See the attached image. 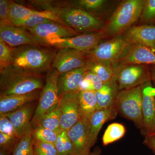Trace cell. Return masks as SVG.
<instances>
[{
    "label": "cell",
    "mask_w": 155,
    "mask_h": 155,
    "mask_svg": "<svg viewBox=\"0 0 155 155\" xmlns=\"http://www.w3.org/2000/svg\"><path fill=\"white\" fill-rule=\"evenodd\" d=\"M78 91H94V87L90 80L84 78L83 80L78 87Z\"/></svg>",
    "instance_id": "obj_38"
},
{
    "label": "cell",
    "mask_w": 155,
    "mask_h": 155,
    "mask_svg": "<svg viewBox=\"0 0 155 155\" xmlns=\"http://www.w3.org/2000/svg\"><path fill=\"white\" fill-rule=\"evenodd\" d=\"M151 72L152 81H155V65L150 66Z\"/></svg>",
    "instance_id": "obj_40"
},
{
    "label": "cell",
    "mask_w": 155,
    "mask_h": 155,
    "mask_svg": "<svg viewBox=\"0 0 155 155\" xmlns=\"http://www.w3.org/2000/svg\"><path fill=\"white\" fill-rule=\"evenodd\" d=\"M34 108V104L31 103L19 110L6 114L14 126L19 139L27 134L32 135L34 129L30 121Z\"/></svg>",
    "instance_id": "obj_17"
},
{
    "label": "cell",
    "mask_w": 155,
    "mask_h": 155,
    "mask_svg": "<svg viewBox=\"0 0 155 155\" xmlns=\"http://www.w3.org/2000/svg\"><path fill=\"white\" fill-rule=\"evenodd\" d=\"M89 120L84 118L67 131L73 147V155H89L93 146L89 128Z\"/></svg>",
    "instance_id": "obj_12"
},
{
    "label": "cell",
    "mask_w": 155,
    "mask_h": 155,
    "mask_svg": "<svg viewBox=\"0 0 155 155\" xmlns=\"http://www.w3.org/2000/svg\"><path fill=\"white\" fill-rule=\"evenodd\" d=\"M142 87V123L141 133L145 137L155 134V87L152 81Z\"/></svg>",
    "instance_id": "obj_13"
},
{
    "label": "cell",
    "mask_w": 155,
    "mask_h": 155,
    "mask_svg": "<svg viewBox=\"0 0 155 155\" xmlns=\"http://www.w3.org/2000/svg\"><path fill=\"white\" fill-rule=\"evenodd\" d=\"M11 153L4 150H0V155H10Z\"/></svg>",
    "instance_id": "obj_42"
},
{
    "label": "cell",
    "mask_w": 155,
    "mask_h": 155,
    "mask_svg": "<svg viewBox=\"0 0 155 155\" xmlns=\"http://www.w3.org/2000/svg\"><path fill=\"white\" fill-rule=\"evenodd\" d=\"M140 17L145 25L155 24V0L145 1Z\"/></svg>",
    "instance_id": "obj_31"
},
{
    "label": "cell",
    "mask_w": 155,
    "mask_h": 155,
    "mask_svg": "<svg viewBox=\"0 0 155 155\" xmlns=\"http://www.w3.org/2000/svg\"><path fill=\"white\" fill-rule=\"evenodd\" d=\"M41 8L43 11L52 12L69 28L78 32L102 31L104 23L96 16L83 10L70 7L52 5L50 1H43Z\"/></svg>",
    "instance_id": "obj_3"
},
{
    "label": "cell",
    "mask_w": 155,
    "mask_h": 155,
    "mask_svg": "<svg viewBox=\"0 0 155 155\" xmlns=\"http://www.w3.org/2000/svg\"><path fill=\"white\" fill-rule=\"evenodd\" d=\"M20 139L0 133V148L12 153Z\"/></svg>",
    "instance_id": "obj_35"
},
{
    "label": "cell",
    "mask_w": 155,
    "mask_h": 155,
    "mask_svg": "<svg viewBox=\"0 0 155 155\" xmlns=\"http://www.w3.org/2000/svg\"><path fill=\"white\" fill-rule=\"evenodd\" d=\"M26 29L39 40L43 46L52 47L61 38H69L79 35L80 32L57 22L42 23Z\"/></svg>",
    "instance_id": "obj_9"
},
{
    "label": "cell",
    "mask_w": 155,
    "mask_h": 155,
    "mask_svg": "<svg viewBox=\"0 0 155 155\" xmlns=\"http://www.w3.org/2000/svg\"><path fill=\"white\" fill-rule=\"evenodd\" d=\"M11 1H0V25L9 24V15Z\"/></svg>",
    "instance_id": "obj_36"
},
{
    "label": "cell",
    "mask_w": 155,
    "mask_h": 155,
    "mask_svg": "<svg viewBox=\"0 0 155 155\" xmlns=\"http://www.w3.org/2000/svg\"><path fill=\"white\" fill-rule=\"evenodd\" d=\"M126 128L123 124L113 123L108 125L103 136L104 146L113 143L122 138L126 133Z\"/></svg>",
    "instance_id": "obj_25"
},
{
    "label": "cell",
    "mask_w": 155,
    "mask_h": 155,
    "mask_svg": "<svg viewBox=\"0 0 155 155\" xmlns=\"http://www.w3.org/2000/svg\"><path fill=\"white\" fill-rule=\"evenodd\" d=\"M130 45L123 35L101 42L87 53L89 61L114 67Z\"/></svg>",
    "instance_id": "obj_6"
},
{
    "label": "cell",
    "mask_w": 155,
    "mask_h": 155,
    "mask_svg": "<svg viewBox=\"0 0 155 155\" xmlns=\"http://www.w3.org/2000/svg\"><path fill=\"white\" fill-rule=\"evenodd\" d=\"M12 155H35L32 135L27 134L20 139Z\"/></svg>",
    "instance_id": "obj_29"
},
{
    "label": "cell",
    "mask_w": 155,
    "mask_h": 155,
    "mask_svg": "<svg viewBox=\"0 0 155 155\" xmlns=\"http://www.w3.org/2000/svg\"><path fill=\"white\" fill-rule=\"evenodd\" d=\"M37 126L45 127L58 133L62 131L61 127V112L58 104L41 118Z\"/></svg>",
    "instance_id": "obj_24"
},
{
    "label": "cell",
    "mask_w": 155,
    "mask_h": 155,
    "mask_svg": "<svg viewBox=\"0 0 155 155\" xmlns=\"http://www.w3.org/2000/svg\"><path fill=\"white\" fill-rule=\"evenodd\" d=\"M154 52H155V50H154Z\"/></svg>",
    "instance_id": "obj_44"
},
{
    "label": "cell",
    "mask_w": 155,
    "mask_h": 155,
    "mask_svg": "<svg viewBox=\"0 0 155 155\" xmlns=\"http://www.w3.org/2000/svg\"><path fill=\"white\" fill-rule=\"evenodd\" d=\"M145 1L126 0L114 11L102 31L110 36L122 35L140 17Z\"/></svg>",
    "instance_id": "obj_4"
},
{
    "label": "cell",
    "mask_w": 155,
    "mask_h": 155,
    "mask_svg": "<svg viewBox=\"0 0 155 155\" xmlns=\"http://www.w3.org/2000/svg\"><path fill=\"white\" fill-rule=\"evenodd\" d=\"M114 106L118 113L133 122L141 131L143 128L142 85L119 91Z\"/></svg>",
    "instance_id": "obj_5"
},
{
    "label": "cell",
    "mask_w": 155,
    "mask_h": 155,
    "mask_svg": "<svg viewBox=\"0 0 155 155\" xmlns=\"http://www.w3.org/2000/svg\"><path fill=\"white\" fill-rule=\"evenodd\" d=\"M130 65H155L154 51L142 45H130L115 66Z\"/></svg>",
    "instance_id": "obj_16"
},
{
    "label": "cell",
    "mask_w": 155,
    "mask_h": 155,
    "mask_svg": "<svg viewBox=\"0 0 155 155\" xmlns=\"http://www.w3.org/2000/svg\"><path fill=\"white\" fill-rule=\"evenodd\" d=\"M105 36L102 31L84 32L69 38L60 39L52 47L59 49L71 48L88 53L102 42Z\"/></svg>",
    "instance_id": "obj_14"
},
{
    "label": "cell",
    "mask_w": 155,
    "mask_h": 155,
    "mask_svg": "<svg viewBox=\"0 0 155 155\" xmlns=\"http://www.w3.org/2000/svg\"><path fill=\"white\" fill-rule=\"evenodd\" d=\"M84 78L91 81L94 87L95 92L99 90L104 85V83L99 77L93 72L88 70L85 74Z\"/></svg>",
    "instance_id": "obj_37"
},
{
    "label": "cell",
    "mask_w": 155,
    "mask_h": 155,
    "mask_svg": "<svg viewBox=\"0 0 155 155\" xmlns=\"http://www.w3.org/2000/svg\"><path fill=\"white\" fill-rule=\"evenodd\" d=\"M12 48L0 38V72L12 64Z\"/></svg>",
    "instance_id": "obj_32"
},
{
    "label": "cell",
    "mask_w": 155,
    "mask_h": 155,
    "mask_svg": "<svg viewBox=\"0 0 155 155\" xmlns=\"http://www.w3.org/2000/svg\"><path fill=\"white\" fill-rule=\"evenodd\" d=\"M89 62L87 53L71 48H64L58 50L52 68L61 74L84 67Z\"/></svg>",
    "instance_id": "obj_10"
},
{
    "label": "cell",
    "mask_w": 155,
    "mask_h": 155,
    "mask_svg": "<svg viewBox=\"0 0 155 155\" xmlns=\"http://www.w3.org/2000/svg\"><path fill=\"white\" fill-rule=\"evenodd\" d=\"M119 91L118 84L114 79L108 83H104L99 90L95 92L97 110L114 106Z\"/></svg>",
    "instance_id": "obj_22"
},
{
    "label": "cell",
    "mask_w": 155,
    "mask_h": 155,
    "mask_svg": "<svg viewBox=\"0 0 155 155\" xmlns=\"http://www.w3.org/2000/svg\"><path fill=\"white\" fill-rule=\"evenodd\" d=\"M60 133L45 127L37 126L35 127L32 133V139L37 141L55 144Z\"/></svg>",
    "instance_id": "obj_28"
},
{
    "label": "cell",
    "mask_w": 155,
    "mask_h": 155,
    "mask_svg": "<svg viewBox=\"0 0 155 155\" xmlns=\"http://www.w3.org/2000/svg\"><path fill=\"white\" fill-rule=\"evenodd\" d=\"M122 35L130 45H142L155 50V25L133 26Z\"/></svg>",
    "instance_id": "obj_18"
},
{
    "label": "cell",
    "mask_w": 155,
    "mask_h": 155,
    "mask_svg": "<svg viewBox=\"0 0 155 155\" xmlns=\"http://www.w3.org/2000/svg\"><path fill=\"white\" fill-rule=\"evenodd\" d=\"M40 11L26 8L25 6L17 4L14 1H11L9 11V23L15 21L22 20L25 18L38 14Z\"/></svg>",
    "instance_id": "obj_27"
},
{
    "label": "cell",
    "mask_w": 155,
    "mask_h": 155,
    "mask_svg": "<svg viewBox=\"0 0 155 155\" xmlns=\"http://www.w3.org/2000/svg\"><path fill=\"white\" fill-rule=\"evenodd\" d=\"M32 140L35 155H58L54 144Z\"/></svg>",
    "instance_id": "obj_33"
},
{
    "label": "cell",
    "mask_w": 155,
    "mask_h": 155,
    "mask_svg": "<svg viewBox=\"0 0 155 155\" xmlns=\"http://www.w3.org/2000/svg\"><path fill=\"white\" fill-rule=\"evenodd\" d=\"M118 111L114 106L97 110L89 120V128L93 146L97 141L98 135L105 123L116 118Z\"/></svg>",
    "instance_id": "obj_21"
},
{
    "label": "cell",
    "mask_w": 155,
    "mask_h": 155,
    "mask_svg": "<svg viewBox=\"0 0 155 155\" xmlns=\"http://www.w3.org/2000/svg\"><path fill=\"white\" fill-rule=\"evenodd\" d=\"M78 97L81 118L89 120L97 110L95 92L78 91Z\"/></svg>",
    "instance_id": "obj_23"
},
{
    "label": "cell",
    "mask_w": 155,
    "mask_h": 155,
    "mask_svg": "<svg viewBox=\"0 0 155 155\" xmlns=\"http://www.w3.org/2000/svg\"><path fill=\"white\" fill-rule=\"evenodd\" d=\"M78 94V91H76L67 93L60 97L58 106L62 130L68 131L80 120Z\"/></svg>",
    "instance_id": "obj_11"
},
{
    "label": "cell",
    "mask_w": 155,
    "mask_h": 155,
    "mask_svg": "<svg viewBox=\"0 0 155 155\" xmlns=\"http://www.w3.org/2000/svg\"><path fill=\"white\" fill-rule=\"evenodd\" d=\"M58 50L39 45H23L12 48V64L25 72L41 75L52 67Z\"/></svg>",
    "instance_id": "obj_1"
},
{
    "label": "cell",
    "mask_w": 155,
    "mask_h": 155,
    "mask_svg": "<svg viewBox=\"0 0 155 155\" xmlns=\"http://www.w3.org/2000/svg\"><path fill=\"white\" fill-rule=\"evenodd\" d=\"M0 133L18 138L14 126L5 114H0Z\"/></svg>",
    "instance_id": "obj_34"
},
{
    "label": "cell",
    "mask_w": 155,
    "mask_h": 155,
    "mask_svg": "<svg viewBox=\"0 0 155 155\" xmlns=\"http://www.w3.org/2000/svg\"><path fill=\"white\" fill-rule=\"evenodd\" d=\"M41 75L25 72L11 64L0 72V95L25 94L44 86Z\"/></svg>",
    "instance_id": "obj_2"
},
{
    "label": "cell",
    "mask_w": 155,
    "mask_h": 155,
    "mask_svg": "<svg viewBox=\"0 0 155 155\" xmlns=\"http://www.w3.org/2000/svg\"><path fill=\"white\" fill-rule=\"evenodd\" d=\"M59 75V72L52 67L47 72L45 82L41 91L38 103L31 122L35 127L41 118L58 104L60 98L58 86Z\"/></svg>",
    "instance_id": "obj_8"
},
{
    "label": "cell",
    "mask_w": 155,
    "mask_h": 155,
    "mask_svg": "<svg viewBox=\"0 0 155 155\" xmlns=\"http://www.w3.org/2000/svg\"><path fill=\"white\" fill-rule=\"evenodd\" d=\"M39 90L23 94L0 95V114H8L33 102L39 98Z\"/></svg>",
    "instance_id": "obj_20"
},
{
    "label": "cell",
    "mask_w": 155,
    "mask_h": 155,
    "mask_svg": "<svg viewBox=\"0 0 155 155\" xmlns=\"http://www.w3.org/2000/svg\"><path fill=\"white\" fill-rule=\"evenodd\" d=\"M89 155H101V150L99 148L95 149L94 150L90 153Z\"/></svg>",
    "instance_id": "obj_41"
},
{
    "label": "cell",
    "mask_w": 155,
    "mask_h": 155,
    "mask_svg": "<svg viewBox=\"0 0 155 155\" xmlns=\"http://www.w3.org/2000/svg\"><path fill=\"white\" fill-rule=\"evenodd\" d=\"M114 67V79L119 91L134 88L152 81L150 67L148 65H116Z\"/></svg>",
    "instance_id": "obj_7"
},
{
    "label": "cell",
    "mask_w": 155,
    "mask_h": 155,
    "mask_svg": "<svg viewBox=\"0 0 155 155\" xmlns=\"http://www.w3.org/2000/svg\"></svg>",
    "instance_id": "obj_45"
},
{
    "label": "cell",
    "mask_w": 155,
    "mask_h": 155,
    "mask_svg": "<svg viewBox=\"0 0 155 155\" xmlns=\"http://www.w3.org/2000/svg\"><path fill=\"white\" fill-rule=\"evenodd\" d=\"M89 62L84 67L59 75L58 86L60 98L67 93L78 91L86 72L89 70Z\"/></svg>",
    "instance_id": "obj_19"
},
{
    "label": "cell",
    "mask_w": 155,
    "mask_h": 155,
    "mask_svg": "<svg viewBox=\"0 0 155 155\" xmlns=\"http://www.w3.org/2000/svg\"><path fill=\"white\" fill-rule=\"evenodd\" d=\"M143 143L149 148L155 155V134L145 137Z\"/></svg>",
    "instance_id": "obj_39"
},
{
    "label": "cell",
    "mask_w": 155,
    "mask_h": 155,
    "mask_svg": "<svg viewBox=\"0 0 155 155\" xmlns=\"http://www.w3.org/2000/svg\"><path fill=\"white\" fill-rule=\"evenodd\" d=\"M0 38L12 48L23 45L43 46L39 40L26 28L10 24L0 25Z\"/></svg>",
    "instance_id": "obj_15"
},
{
    "label": "cell",
    "mask_w": 155,
    "mask_h": 155,
    "mask_svg": "<svg viewBox=\"0 0 155 155\" xmlns=\"http://www.w3.org/2000/svg\"><path fill=\"white\" fill-rule=\"evenodd\" d=\"M153 81L154 84V87H155V81Z\"/></svg>",
    "instance_id": "obj_43"
},
{
    "label": "cell",
    "mask_w": 155,
    "mask_h": 155,
    "mask_svg": "<svg viewBox=\"0 0 155 155\" xmlns=\"http://www.w3.org/2000/svg\"><path fill=\"white\" fill-rule=\"evenodd\" d=\"M54 145L58 155H73V147L67 131L62 130L59 134Z\"/></svg>",
    "instance_id": "obj_30"
},
{
    "label": "cell",
    "mask_w": 155,
    "mask_h": 155,
    "mask_svg": "<svg viewBox=\"0 0 155 155\" xmlns=\"http://www.w3.org/2000/svg\"><path fill=\"white\" fill-rule=\"evenodd\" d=\"M89 70L96 74L104 83H108L114 79V67L111 65L89 61Z\"/></svg>",
    "instance_id": "obj_26"
}]
</instances>
